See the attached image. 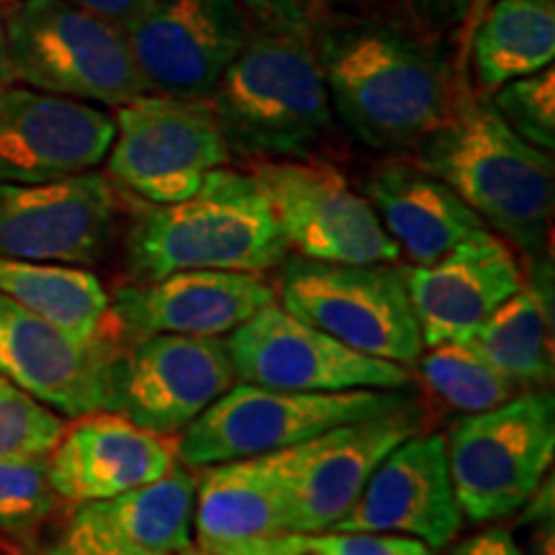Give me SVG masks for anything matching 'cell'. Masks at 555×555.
I'll return each instance as SVG.
<instances>
[{
    "instance_id": "6da1fadb",
    "label": "cell",
    "mask_w": 555,
    "mask_h": 555,
    "mask_svg": "<svg viewBox=\"0 0 555 555\" xmlns=\"http://www.w3.org/2000/svg\"><path fill=\"white\" fill-rule=\"evenodd\" d=\"M314 47L335 119L376 152H412L461 101L440 52L391 21L337 18Z\"/></svg>"
},
{
    "instance_id": "e575fe53",
    "label": "cell",
    "mask_w": 555,
    "mask_h": 555,
    "mask_svg": "<svg viewBox=\"0 0 555 555\" xmlns=\"http://www.w3.org/2000/svg\"><path fill=\"white\" fill-rule=\"evenodd\" d=\"M448 555H525L517 540L506 527H489V530L476 532L461 540Z\"/></svg>"
},
{
    "instance_id": "f546056e",
    "label": "cell",
    "mask_w": 555,
    "mask_h": 555,
    "mask_svg": "<svg viewBox=\"0 0 555 555\" xmlns=\"http://www.w3.org/2000/svg\"><path fill=\"white\" fill-rule=\"evenodd\" d=\"M491 106L515 134L532 147L555 150V69L553 65L525 78L499 86L491 95Z\"/></svg>"
},
{
    "instance_id": "cb8c5ba5",
    "label": "cell",
    "mask_w": 555,
    "mask_h": 555,
    "mask_svg": "<svg viewBox=\"0 0 555 555\" xmlns=\"http://www.w3.org/2000/svg\"><path fill=\"white\" fill-rule=\"evenodd\" d=\"M363 196L399 253L414 266L440 260L478 229H486L453 189L414 159L393 157L376 165L365 178Z\"/></svg>"
},
{
    "instance_id": "d590c367",
    "label": "cell",
    "mask_w": 555,
    "mask_h": 555,
    "mask_svg": "<svg viewBox=\"0 0 555 555\" xmlns=\"http://www.w3.org/2000/svg\"><path fill=\"white\" fill-rule=\"evenodd\" d=\"M247 9L262 21V26L307 24L314 0H245Z\"/></svg>"
},
{
    "instance_id": "9a60e30c",
    "label": "cell",
    "mask_w": 555,
    "mask_h": 555,
    "mask_svg": "<svg viewBox=\"0 0 555 555\" xmlns=\"http://www.w3.org/2000/svg\"><path fill=\"white\" fill-rule=\"evenodd\" d=\"M463 527L442 435H412L388 453L367 478L337 532L401 535L442 551Z\"/></svg>"
},
{
    "instance_id": "4316f807",
    "label": "cell",
    "mask_w": 555,
    "mask_h": 555,
    "mask_svg": "<svg viewBox=\"0 0 555 555\" xmlns=\"http://www.w3.org/2000/svg\"><path fill=\"white\" fill-rule=\"evenodd\" d=\"M470 57L483 90L551 67L555 0H494L476 29Z\"/></svg>"
},
{
    "instance_id": "277c9868",
    "label": "cell",
    "mask_w": 555,
    "mask_h": 555,
    "mask_svg": "<svg viewBox=\"0 0 555 555\" xmlns=\"http://www.w3.org/2000/svg\"><path fill=\"white\" fill-rule=\"evenodd\" d=\"M288 258L266 193L253 172L211 170L193 196L152 204L127 234L129 283L183 270L268 273Z\"/></svg>"
},
{
    "instance_id": "e0dca14e",
    "label": "cell",
    "mask_w": 555,
    "mask_h": 555,
    "mask_svg": "<svg viewBox=\"0 0 555 555\" xmlns=\"http://www.w3.org/2000/svg\"><path fill=\"white\" fill-rule=\"evenodd\" d=\"M114 327L80 343L44 317L0 296V378L52 412L82 416L106 409Z\"/></svg>"
},
{
    "instance_id": "5bb4252c",
    "label": "cell",
    "mask_w": 555,
    "mask_h": 555,
    "mask_svg": "<svg viewBox=\"0 0 555 555\" xmlns=\"http://www.w3.org/2000/svg\"><path fill=\"white\" fill-rule=\"evenodd\" d=\"M124 34L147 93L208 101L249 29L240 0H155Z\"/></svg>"
},
{
    "instance_id": "7c38bea8",
    "label": "cell",
    "mask_w": 555,
    "mask_h": 555,
    "mask_svg": "<svg viewBox=\"0 0 555 555\" xmlns=\"http://www.w3.org/2000/svg\"><path fill=\"white\" fill-rule=\"evenodd\" d=\"M229 358L240 380L281 391H404L414 373L337 343L273 301L229 332Z\"/></svg>"
},
{
    "instance_id": "836d02e7",
    "label": "cell",
    "mask_w": 555,
    "mask_h": 555,
    "mask_svg": "<svg viewBox=\"0 0 555 555\" xmlns=\"http://www.w3.org/2000/svg\"><path fill=\"white\" fill-rule=\"evenodd\" d=\"M67 3L78 5V9L93 13V16L108 21L111 26L124 31L129 29L155 0H67Z\"/></svg>"
},
{
    "instance_id": "ac0fdd59",
    "label": "cell",
    "mask_w": 555,
    "mask_h": 555,
    "mask_svg": "<svg viewBox=\"0 0 555 555\" xmlns=\"http://www.w3.org/2000/svg\"><path fill=\"white\" fill-rule=\"evenodd\" d=\"M273 301L275 288L258 273L183 270L119 286L108 298V317L121 337H224Z\"/></svg>"
},
{
    "instance_id": "30bf717a",
    "label": "cell",
    "mask_w": 555,
    "mask_h": 555,
    "mask_svg": "<svg viewBox=\"0 0 555 555\" xmlns=\"http://www.w3.org/2000/svg\"><path fill=\"white\" fill-rule=\"evenodd\" d=\"M119 335V332H116ZM121 337V335H119ZM108 363L106 409L172 437L237 384L224 337H121Z\"/></svg>"
},
{
    "instance_id": "ffe728a7",
    "label": "cell",
    "mask_w": 555,
    "mask_h": 555,
    "mask_svg": "<svg viewBox=\"0 0 555 555\" xmlns=\"http://www.w3.org/2000/svg\"><path fill=\"white\" fill-rule=\"evenodd\" d=\"M422 429L425 414L412 399L391 412L365 416L314 437L291 483L286 530H332L363 494L380 461Z\"/></svg>"
},
{
    "instance_id": "8fae6325",
    "label": "cell",
    "mask_w": 555,
    "mask_h": 555,
    "mask_svg": "<svg viewBox=\"0 0 555 555\" xmlns=\"http://www.w3.org/2000/svg\"><path fill=\"white\" fill-rule=\"evenodd\" d=\"M253 178L273 208L288 253L356 266L401 258L371 201L330 163L309 157L262 159L253 168Z\"/></svg>"
},
{
    "instance_id": "8992f818",
    "label": "cell",
    "mask_w": 555,
    "mask_h": 555,
    "mask_svg": "<svg viewBox=\"0 0 555 555\" xmlns=\"http://www.w3.org/2000/svg\"><path fill=\"white\" fill-rule=\"evenodd\" d=\"M278 268L281 307L350 350L409 371L425 352L404 268L393 262H322L301 255Z\"/></svg>"
},
{
    "instance_id": "74e56055",
    "label": "cell",
    "mask_w": 555,
    "mask_h": 555,
    "mask_svg": "<svg viewBox=\"0 0 555 555\" xmlns=\"http://www.w3.org/2000/svg\"><path fill=\"white\" fill-rule=\"evenodd\" d=\"M37 555H95V553L86 551V547H78V545L67 543L65 538H57L52 545H47L44 551H39Z\"/></svg>"
},
{
    "instance_id": "4dcf8cb0",
    "label": "cell",
    "mask_w": 555,
    "mask_h": 555,
    "mask_svg": "<svg viewBox=\"0 0 555 555\" xmlns=\"http://www.w3.org/2000/svg\"><path fill=\"white\" fill-rule=\"evenodd\" d=\"M65 433L57 412L9 380L0 384V461L47 457Z\"/></svg>"
},
{
    "instance_id": "f1b7e54d",
    "label": "cell",
    "mask_w": 555,
    "mask_h": 555,
    "mask_svg": "<svg viewBox=\"0 0 555 555\" xmlns=\"http://www.w3.org/2000/svg\"><path fill=\"white\" fill-rule=\"evenodd\" d=\"M57 502L47 457L0 461V530L16 538L31 535L57 509Z\"/></svg>"
},
{
    "instance_id": "9c48e42d",
    "label": "cell",
    "mask_w": 555,
    "mask_h": 555,
    "mask_svg": "<svg viewBox=\"0 0 555 555\" xmlns=\"http://www.w3.org/2000/svg\"><path fill=\"white\" fill-rule=\"evenodd\" d=\"M108 176L150 204L193 196L232 157L206 99L144 93L116 111Z\"/></svg>"
},
{
    "instance_id": "4fadbf2b",
    "label": "cell",
    "mask_w": 555,
    "mask_h": 555,
    "mask_svg": "<svg viewBox=\"0 0 555 555\" xmlns=\"http://www.w3.org/2000/svg\"><path fill=\"white\" fill-rule=\"evenodd\" d=\"M119 224L114 185L101 172L47 183H0V255L93 266L108 253Z\"/></svg>"
},
{
    "instance_id": "83f0119b",
    "label": "cell",
    "mask_w": 555,
    "mask_h": 555,
    "mask_svg": "<svg viewBox=\"0 0 555 555\" xmlns=\"http://www.w3.org/2000/svg\"><path fill=\"white\" fill-rule=\"evenodd\" d=\"M416 360V371L437 399L455 412L476 414L494 409L527 391L494 365L486 363L468 343H440L425 347Z\"/></svg>"
},
{
    "instance_id": "f35d334b",
    "label": "cell",
    "mask_w": 555,
    "mask_h": 555,
    "mask_svg": "<svg viewBox=\"0 0 555 555\" xmlns=\"http://www.w3.org/2000/svg\"><path fill=\"white\" fill-rule=\"evenodd\" d=\"M180 555H211V553L201 551V547H198V545H191V547H185V551H183V553H180Z\"/></svg>"
},
{
    "instance_id": "44dd1931",
    "label": "cell",
    "mask_w": 555,
    "mask_h": 555,
    "mask_svg": "<svg viewBox=\"0 0 555 555\" xmlns=\"http://www.w3.org/2000/svg\"><path fill=\"white\" fill-rule=\"evenodd\" d=\"M404 278L425 347L468 339L525 281L515 253L489 229L429 266L404 268Z\"/></svg>"
},
{
    "instance_id": "5b68a950",
    "label": "cell",
    "mask_w": 555,
    "mask_h": 555,
    "mask_svg": "<svg viewBox=\"0 0 555 555\" xmlns=\"http://www.w3.org/2000/svg\"><path fill=\"white\" fill-rule=\"evenodd\" d=\"M13 82L119 108L147 93L127 34L67 0H21L5 16Z\"/></svg>"
},
{
    "instance_id": "d4e9b609",
    "label": "cell",
    "mask_w": 555,
    "mask_h": 555,
    "mask_svg": "<svg viewBox=\"0 0 555 555\" xmlns=\"http://www.w3.org/2000/svg\"><path fill=\"white\" fill-rule=\"evenodd\" d=\"M468 343L499 373L522 388H545L553 380V266L538 255L522 281L494 314L470 332Z\"/></svg>"
},
{
    "instance_id": "d6a6232c",
    "label": "cell",
    "mask_w": 555,
    "mask_h": 555,
    "mask_svg": "<svg viewBox=\"0 0 555 555\" xmlns=\"http://www.w3.org/2000/svg\"><path fill=\"white\" fill-rule=\"evenodd\" d=\"M416 18L433 31H448L470 16L478 0H406Z\"/></svg>"
},
{
    "instance_id": "1f68e13d",
    "label": "cell",
    "mask_w": 555,
    "mask_h": 555,
    "mask_svg": "<svg viewBox=\"0 0 555 555\" xmlns=\"http://www.w3.org/2000/svg\"><path fill=\"white\" fill-rule=\"evenodd\" d=\"M258 555H435L425 543L371 532H283Z\"/></svg>"
},
{
    "instance_id": "484cf974",
    "label": "cell",
    "mask_w": 555,
    "mask_h": 555,
    "mask_svg": "<svg viewBox=\"0 0 555 555\" xmlns=\"http://www.w3.org/2000/svg\"><path fill=\"white\" fill-rule=\"evenodd\" d=\"M0 296L44 317L80 343H93L111 330L106 288L86 268L0 255Z\"/></svg>"
},
{
    "instance_id": "603a6c76",
    "label": "cell",
    "mask_w": 555,
    "mask_h": 555,
    "mask_svg": "<svg viewBox=\"0 0 555 555\" xmlns=\"http://www.w3.org/2000/svg\"><path fill=\"white\" fill-rule=\"evenodd\" d=\"M196 476L176 466L119 496L78 504L60 538L95 555H180L193 545Z\"/></svg>"
},
{
    "instance_id": "2e32d148",
    "label": "cell",
    "mask_w": 555,
    "mask_h": 555,
    "mask_svg": "<svg viewBox=\"0 0 555 555\" xmlns=\"http://www.w3.org/2000/svg\"><path fill=\"white\" fill-rule=\"evenodd\" d=\"M116 134L108 111L11 86L0 99V183H47L93 170Z\"/></svg>"
},
{
    "instance_id": "3957f363",
    "label": "cell",
    "mask_w": 555,
    "mask_h": 555,
    "mask_svg": "<svg viewBox=\"0 0 555 555\" xmlns=\"http://www.w3.org/2000/svg\"><path fill=\"white\" fill-rule=\"evenodd\" d=\"M476 217L522 253L545 255L551 237L553 155L515 134L489 101H457L453 114L412 150Z\"/></svg>"
},
{
    "instance_id": "ba28073f",
    "label": "cell",
    "mask_w": 555,
    "mask_h": 555,
    "mask_svg": "<svg viewBox=\"0 0 555 555\" xmlns=\"http://www.w3.org/2000/svg\"><path fill=\"white\" fill-rule=\"evenodd\" d=\"M453 491L468 522H494L522 509L555 453V399L545 388L466 414L446 437Z\"/></svg>"
},
{
    "instance_id": "8d00e7d4",
    "label": "cell",
    "mask_w": 555,
    "mask_h": 555,
    "mask_svg": "<svg viewBox=\"0 0 555 555\" xmlns=\"http://www.w3.org/2000/svg\"><path fill=\"white\" fill-rule=\"evenodd\" d=\"M13 86L11 78V65H9V50H5V13L3 5H0V99L3 93Z\"/></svg>"
},
{
    "instance_id": "7402d4cb",
    "label": "cell",
    "mask_w": 555,
    "mask_h": 555,
    "mask_svg": "<svg viewBox=\"0 0 555 555\" xmlns=\"http://www.w3.org/2000/svg\"><path fill=\"white\" fill-rule=\"evenodd\" d=\"M178 463L170 437L150 433L114 412L75 416L47 455L52 489L73 504L119 496L157 481Z\"/></svg>"
},
{
    "instance_id": "52a82bcc",
    "label": "cell",
    "mask_w": 555,
    "mask_h": 555,
    "mask_svg": "<svg viewBox=\"0 0 555 555\" xmlns=\"http://www.w3.org/2000/svg\"><path fill=\"white\" fill-rule=\"evenodd\" d=\"M404 391H281L255 384H234L204 409L178 440V461L191 468L242 461L286 450L330 429L404 406Z\"/></svg>"
},
{
    "instance_id": "d6986e66",
    "label": "cell",
    "mask_w": 555,
    "mask_h": 555,
    "mask_svg": "<svg viewBox=\"0 0 555 555\" xmlns=\"http://www.w3.org/2000/svg\"><path fill=\"white\" fill-rule=\"evenodd\" d=\"M309 442L204 466L196 478V545L211 555H258L286 530L288 494Z\"/></svg>"
},
{
    "instance_id": "7a4b0ae2",
    "label": "cell",
    "mask_w": 555,
    "mask_h": 555,
    "mask_svg": "<svg viewBox=\"0 0 555 555\" xmlns=\"http://www.w3.org/2000/svg\"><path fill=\"white\" fill-rule=\"evenodd\" d=\"M232 155L311 157L335 131L327 82L307 24L249 31L208 95Z\"/></svg>"
},
{
    "instance_id": "ab89813d",
    "label": "cell",
    "mask_w": 555,
    "mask_h": 555,
    "mask_svg": "<svg viewBox=\"0 0 555 555\" xmlns=\"http://www.w3.org/2000/svg\"><path fill=\"white\" fill-rule=\"evenodd\" d=\"M3 380H5V378H0V384H3Z\"/></svg>"
}]
</instances>
